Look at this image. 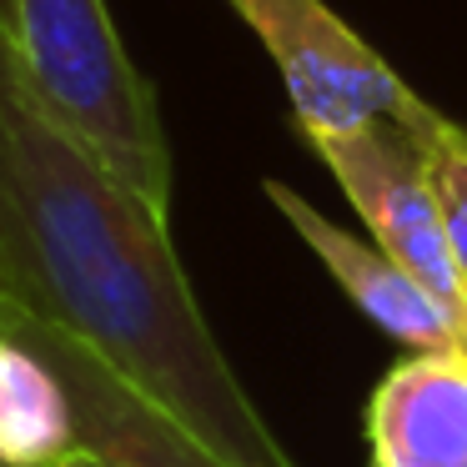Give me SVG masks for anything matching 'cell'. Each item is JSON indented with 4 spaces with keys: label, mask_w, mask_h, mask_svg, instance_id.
Returning <instances> with one entry per match:
<instances>
[{
    "label": "cell",
    "mask_w": 467,
    "mask_h": 467,
    "mask_svg": "<svg viewBox=\"0 0 467 467\" xmlns=\"http://www.w3.org/2000/svg\"><path fill=\"white\" fill-rule=\"evenodd\" d=\"M0 332H16L31 342L56 377L66 382L81 422V447L106 457L111 467H226L212 447H202L186 427H176L161 407H151L141 392L121 382L106 362H96L86 347L66 342V337L46 332V327L26 322L21 312L0 306Z\"/></svg>",
    "instance_id": "cell-5"
},
{
    "label": "cell",
    "mask_w": 467,
    "mask_h": 467,
    "mask_svg": "<svg viewBox=\"0 0 467 467\" xmlns=\"http://www.w3.org/2000/svg\"><path fill=\"white\" fill-rule=\"evenodd\" d=\"M282 71L302 136H342L372 121L412 131L427 101L327 0H226Z\"/></svg>",
    "instance_id": "cell-3"
},
{
    "label": "cell",
    "mask_w": 467,
    "mask_h": 467,
    "mask_svg": "<svg viewBox=\"0 0 467 467\" xmlns=\"http://www.w3.org/2000/svg\"><path fill=\"white\" fill-rule=\"evenodd\" d=\"M16 51L46 111L171 216V146L156 91L126 56L106 0H16Z\"/></svg>",
    "instance_id": "cell-2"
},
{
    "label": "cell",
    "mask_w": 467,
    "mask_h": 467,
    "mask_svg": "<svg viewBox=\"0 0 467 467\" xmlns=\"http://www.w3.org/2000/svg\"><path fill=\"white\" fill-rule=\"evenodd\" d=\"M412 141L422 146L427 176H432L437 206H442L447 222V242H452V256L467 282V126H457L452 116L427 106L412 121Z\"/></svg>",
    "instance_id": "cell-9"
},
{
    "label": "cell",
    "mask_w": 467,
    "mask_h": 467,
    "mask_svg": "<svg viewBox=\"0 0 467 467\" xmlns=\"http://www.w3.org/2000/svg\"><path fill=\"white\" fill-rule=\"evenodd\" d=\"M81 452V422L56 367L21 342L0 332V457L16 467H61Z\"/></svg>",
    "instance_id": "cell-8"
},
{
    "label": "cell",
    "mask_w": 467,
    "mask_h": 467,
    "mask_svg": "<svg viewBox=\"0 0 467 467\" xmlns=\"http://www.w3.org/2000/svg\"><path fill=\"white\" fill-rule=\"evenodd\" d=\"M0 467H16V462H5V457H0Z\"/></svg>",
    "instance_id": "cell-12"
},
{
    "label": "cell",
    "mask_w": 467,
    "mask_h": 467,
    "mask_svg": "<svg viewBox=\"0 0 467 467\" xmlns=\"http://www.w3.org/2000/svg\"><path fill=\"white\" fill-rule=\"evenodd\" d=\"M0 302L86 347L226 467H296L202 317L166 216L46 111L5 36Z\"/></svg>",
    "instance_id": "cell-1"
},
{
    "label": "cell",
    "mask_w": 467,
    "mask_h": 467,
    "mask_svg": "<svg viewBox=\"0 0 467 467\" xmlns=\"http://www.w3.org/2000/svg\"><path fill=\"white\" fill-rule=\"evenodd\" d=\"M262 192H266V202L292 222V232L317 252V262L332 272V282L357 302V312L372 327H382L392 342H402L407 357L467 352V322L452 306L437 302L412 272H402L377 242H362V236L342 232V226L327 222L306 196H296L292 186H282V182H266Z\"/></svg>",
    "instance_id": "cell-6"
},
{
    "label": "cell",
    "mask_w": 467,
    "mask_h": 467,
    "mask_svg": "<svg viewBox=\"0 0 467 467\" xmlns=\"http://www.w3.org/2000/svg\"><path fill=\"white\" fill-rule=\"evenodd\" d=\"M61 467H111V462H106V457H96L91 447H81V452H71Z\"/></svg>",
    "instance_id": "cell-11"
},
{
    "label": "cell",
    "mask_w": 467,
    "mask_h": 467,
    "mask_svg": "<svg viewBox=\"0 0 467 467\" xmlns=\"http://www.w3.org/2000/svg\"><path fill=\"white\" fill-rule=\"evenodd\" d=\"M16 26H21V16H16V0H0V36L16 46Z\"/></svg>",
    "instance_id": "cell-10"
},
{
    "label": "cell",
    "mask_w": 467,
    "mask_h": 467,
    "mask_svg": "<svg viewBox=\"0 0 467 467\" xmlns=\"http://www.w3.org/2000/svg\"><path fill=\"white\" fill-rule=\"evenodd\" d=\"M306 146L337 176L372 242L467 322V282L447 242L442 206L412 131L397 121H372L342 136H306Z\"/></svg>",
    "instance_id": "cell-4"
},
{
    "label": "cell",
    "mask_w": 467,
    "mask_h": 467,
    "mask_svg": "<svg viewBox=\"0 0 467 467\" xmlns=\"http://www.w3.org/2000/svg\"><path fill=\"white\" fill-rule=\"evenodd\" d=\"M0 306H5V302H0Z\"/></svg>",
    "instance_id": "cell-13"
},
{
    "label": "cell",
    "mask_w": 467,
    "mask_h": 467,
    "mask_svg": "<svg viewBox=\"0 0 467 467\" xmlns=\"http://www.w3.org/2000/svg\"><path fill=\"white\" fill-rule=\"evenodd\" d=\"M377 467H467V352H422L367 402Z\"/></svg>",
    "instance_id": "cell-7"
}]
</instances>
